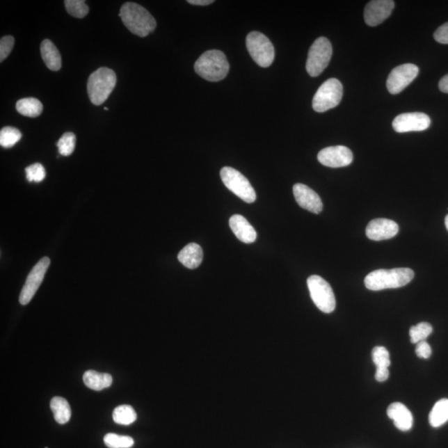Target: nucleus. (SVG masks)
Returning a JSON list of instances; mask_svg holds the SVG:
<instances>
[{"label": "nucleus", "mask_w": 448, "mask_h": 448, "mask_svg": "<svg viewBox=\"0 0 448 448\" xmlns=\"http://www.w3.org/2000/svg\"><path fill=\"white\" fill-rule=\"evenodd\" d=\"M119 16L126 27L136 35L145 38L157 28V21L139 4L128 2L120 8Z\"/></svg>", "instance_id": "obj_1"}, {"label": "nucleus", "mask_w": 448, "mask_h": 448, "mask_svg": "<svg viewBox=\"0 0 448 448\" xmlns=\"http://www.w3.org/2000/svg\"><path fill=\"white\" fill-rule=\"evenodd\" d=\"M413 278L415 273L410 269H378L367 275L365 284L371 291L394 289L406 286Z\"/></svg>", "instance_id": "obj_2"}, {"label": "nucleus", "mask_w": 448, "mask_h": 448, "mask_svg": "<svg viewBox=\"0 0 448 448\" xmlns=\"http://www.w3.org/2000/svg\"><path fill=\"white\" fill-rule=\"evenodd\" d=\"M195 70L202 79L209 81H219L227 77L230 72V63L223 51L209 50L197 60Z\"/></svg>", "instance_id": "obj_3"}, {"label": "nucleus", "mask_w": 448, "mask_h": 448, "mask_svg": "<svg viewBox=\"0 0 448 448\" xmlns=\"http://www.w3.org/2000/svg\"><path fill=\"white\" fill-rule=\"evenodd\" d=\"M116 81L115 73L110 68L101 67L93 72L88 81V96L93 104H103L114 90Z\"/></svg>", "instance_id": "obj_4"}, {"label": "nucleus", "mask_w": 448, "mask_h": 448, "mask_svg": "<svg viewBox=\"0 0 448 448\" xmlns=\"http://www.w3.org/2000/svg\"><path fill=\"white\" fill-rule=\"evenodd\" d=\"M343 86L338 79H330L325 81L318 89L313 98V109L325 112L335 109L342 102Z\"/></svg>", "instance_id": "obj_5"}, {"label": "nucleus", "mask_w": 448, "mask_h": 448, "mask_svg": "<svg viewBox=\"0 0 448 448\" xmlns=\"http://www.w3.org/2000/svg\"><path fill=\"white\" fill-rule=\"evenodd\" d=\"M221 176L224 185L241 200L248 204L256 200V192L252 184L239 171L232 167H223Z\"/></svg>", "instance_id": "obj_6"}, {"label": "nucleus", "mask_w": 448, "mask_h": 448, "mask_svg": "<svg viewBox=\"0 0 448 448\" xmlns=\"http://www.w3.org/2000/svg\"><path fill=\"white\" fill-rule=\"evenodd\" d=\"M333 46L325 37L317 38L309 50L307 71L311 77H318L329 65Z\"/></svg>", "instance_id": "obj_7"}, {"label": "nucleus", "mask_w": 448, "mask_h": 448, "mask_svg": "<svg viewBox=\"0 0 448 448\" xmlns=\"http://www.w3.org/2000/svg\"><path fill=\"white\" fill-rule=\"evenodd\" d=\"M307 286L314 305L325 313L334 312L335 297L330 284L320 275H313L307 279Z\"/></svg>", "instance_id": "obj_8"}, {"label": "nucleus", "mask_w": 448, "mask_h": 448, "mask_svg": "<svg viewBox=\"0 0 448 448\" xmlns=\"http://www.w3.org/2000/svg\"><path fill=\"white\" fill-rule=\"evenodd\" d=\"M246 45L248 53L257 65L268 67L273 63L274 47L264 34L259 32L250 33L246 38Z\"/></svg>", "instance_id": "obj_9"}, {"label": "nucleus", "mask_w": 448, "mask_h": 448, "mask_svg": "<svg viewBox=\"0 0 448 448\" xmlns=\"http://www.w3.org/2000/svg\"><path fill=\"white\" fill-rule=\"evenodd\" d=\"M49 265L50 259L49 257H45L42 258L30 271L22 291L20 293L19 303L21 305H25L31 301L42 281H44L45 275Z\"/></svg>", "instance_id": "obj_10"}, {"label": "nucleus", "mask_w": 448, "mask_h": 448, "mask_svg": "<svg viewBox=\"0 0 448 448\" xmlns=\"http://www.w3.org/2000/svg\"><path fill=\"white\" fill-rule=\"evenodd\" d=\"M419 69L415 64H403L392 70L387 79V88L391 94H399L419 75Z\"/></svg>", "instance_id": "obj_11"}, {"label": "nucleus", "mask_w": 448, "mask_h": 448, "mask_svg": "<svg viewBox=\"0 0 448 448\" xmlns=\"http://www.w3.org/2000/svg\"><path fill=\"white\" fill-rule=\"evenodd\" d=\"M431 119L423 112H409L396 116L393 122L395 131L405 133L423 131L430 127Z\"/></svg>", "instance_id": "obj_12"}, {"label": "nucleus", "mask_w": 448, "mask_h": 448, "mask_svg": "<svg viewBox=\"0 0 448 448\" xmlns=\"http://www.w3.org/2000/svg\"><path fill=\"white\" fill-rule=\"evenodd\" d=\"M321 165L330 168L350 166L353 161V153L344 145L330 146L321 150L317 157Z\"/></svg>", "instance_id": "obj_13"}, {"label": "nucleus", "mask_w": 448, "mask_h": 448, "mask_svg": "<svg viewBox=\"0 0 448 448\" xmlns=\"http://www.w3.org/2000/svg\"><path fill=\"white\" fill-rule=\"evenodd\" d=\"M394 8V2L392 0H374L369 2L365 8V21L366 24L376 27L389 18Z\"/></svg>", "instance_id": "obj_14"}, {"label": "nucleus", "mask_w": 448, "mask_h": 448, "mask_svg": "<svg viewBox=\"0 0 448 448\" xmlns=\"http://www.w3.org/2000/svg\"><path fill=\"white\" fill-rule=\"evenodd\" d=\"M398 223L387 218H376L370 221L366 227V236L374 241H382L394 238L399 234Z\"/></svg>", "instance_id": "obj_15"}, {"label": "nucleus", "mask_w": 448, "mask_h": 448, "mask_svg": "<svg viewBox=\"0 0 448 448\" xmlns=\"http://www.w3.org/2000/svg\"><path fill=\"white\" fill-rule=\"evenodd\" d=\"M293 193L295 200L301 208L314 214H320L323 209V204L320 196L311 188L303 184H296L293 186Z\"/></svg>", "instance_id": "obj_16"}, {"label": "nucleus", "mask_w": 448, "mask_h": 448, "mask_svg": "<svg viewBox=\"0 0 448 448\" xmlns=\"http://www.w3.org/2000/svg\"><path fill=\"white\" fill-rule=\"evenodd\" d=\"M230 226L241 242L248 244L255 242L257 232L242 215H232L230 219Z\"/></svg>", "instance_id": "obj_17"}, {"label": "nucleus", "mask_w": 448, "mask_h": 448, "mask_svg": "<svg viewBox=\"0 0 448 448\" xmlns=\"http://www.w3.org/2000/svg\"><path fill=\"white\" fill-rule=\"evenodd\" d=\"M387 415L393 419L396 428L406 432L413 426V417L408 408L401 403H393L387 409Z\"/></svg>", "instance_id": "obj_18"}, {"label": "nucleus", "mask_w": 448, "mask_h": 448, "mask_svg": "<svg viewBox=\"0 0 448 448\" xmlns=\"http://www.w3.org/2000/svg\"><path fill=\"white\" fill-rule=\"evenodd\" d=\"M204 253L199 244L191 243L185 246L179 253L178 259L189 269H195L202 264Z\"/></svg>", "instance_id": "obj_19"}, {"label": "nucleus", "mask_w": 448, "mask_h": 448, "mask_svg": "<svg viewBox=\"0 0 448 448\" xmlns=\"http://www.w3.org/2000/svg\"><path fill=\"white\" fill-rule=\"evenodd\" d=\"M42 58L47 68L51 71H59L62 67V58L59 51L53 42L45 40L41 45Z\"/></svg>", "instance_id": "obj_20"}, {"label": "nucleus", "mask_w": 448, "mask_h": 448, "mask_svg": "<svg viewBox=\"0 0 448 448\" xmlns=\"http://www.w3.org/2000/svg\"><path fill=\"white\" fill-rule=\"evenodd\" d=\"M112 376L110 374L98 373L95 370H88L83 376L86 386L95 391H101L109 387L112 383Z\"/></svg>", "instance_id": "obj_21"}, {"label": "nucleus", "mask_w": 448, "mask_h": 448, "mask_svg": "<svg viewBox=\"0 0 448 448\" xmlns=\"http://www.w3.org/2000/svg\"><path fill=\"white\" fill-rule=\"evenodd\" d=\"M50 407L54 413V419L59 424H65L71 419L70 405L62 397H54L51 400Z\"/></svg>", "instance_id": "obj_22"}, {"label": "nucleus", "mask_w": 448, "mask_h": 448, "mask_svg": "<svg viewBox=\"0 0 448 448\" xmlns=\"http://www.w3.org/2000/svg\"><path fill=\"white\" fill-rule=\"evenodd\" d=\"M16 109L19 113L28 118H38L42 114L44 106L36 98L29 97L21 99L16 103Z\"/></svg>", "instance_id": "obj_23"}, {"label": "nucleus", "mask_w": 448, "mask_h": 448, "mask_svg": "<svg viewBox=\"0 0 448 448\" xmlns=\"http://www.w3.org/2000/svg\"><path fill=\"white\" fill-rule=\"evenodd\" d=\"M448 421V399H442L435 403L429 415V423L433 428H438Z\"/></svg>", "instance_id": "obj_24"}, {"label": "nucleus", "mask_w": 448, "mask_h": 448, "mask_svg": "<svg viewBox=\"0 0 448 448\" xmlns=\"http://www.w3.org/2000/svg\"><path fill=\"white\" fill-rule=\"evenodd\" d=\"M136 419V413L130 405H120L115 408L113 412V420L118 424L130 425L134 423Z\"/></svg>", "instance_id": "obj_25"}, {"label": "nucleus", "mask_w": 448, "mask_h": 448, "mask_svg": "<svg viewBox=\"0 0 448 448\" xmlns=\"http://www.w3.org/2000/svg\"><path fill=\"white\" fill-rule=\"evenodd\" d=\"M22 138V134L18 129L7 127H3L0 131V145L3 148H11L15 145Z\"/></svg>", "instance_id": "obj_26"}, {"label": "nucleus", "mask_w": 448, "mask_h": 448, "mask_svg": "<svg viewBox=\"0 0 448 448\" xmlns=\"http://www.w3.org/2000/svg\"><path fill=\"white\" fill-rule=\"evenodd\" d=\"M433 333V327L428 322H421L415 326H412L409 330L410 340L413 344H417L424 342Z\"/></svg>", "instance_id": "obj_27"}, {"label": "nucleus", "mask_w": 448, "mask_h": 448, "mask_svg": "<svg viewBox=\"0 0 448 448\" xmlns=\"http://www.w3.org/2000/svg\"><path fill=\"white\" fill-rule=\"evenodd\" d=\"M372 359L377 370L389 369L391 365L390 353L385 347L377 346L373 349Z\"/></svg>", "instance_id": "obj_28"}, {"label": "nucleus", "mask_w": 448, "mask_h": 448, "mask_svg": "<svg viewBox=\"0 0 448 448\" xmlns=\"http://www.w3.org/2000/svg\"><path fill=\"white\" fill-rule=\"evenodd\" d=\"M106 447L110 448H130L134 445L133 438L128 436H120L115 433H109L104 437Z\"/></svg>", "instance_id": "obj_29"}, {"label": "nucleus", "mask_w": 448, "mask_h": 448, "mask_svg": "<svg viewBox=\"0 0 448 448\" xmlns=\"http://www.w3.org/2000/svg\"><path fill=\"white\" fill-rule=\"evenodd\" d=\"M64 3L68 14L75 18L83 19L88 14L89 8L83 0H66Z\"/></svg>", "instance_id": "obj_30"}, {"label": "nucleus", "mask_w": 448, "mask_h": 448, "mask_svg": "<svg viewBox=\"0 0 448 448\" xmlns=\"http://www.w3.org/2000/svg\"><path fill=\"white\" fill-rule=\"evenodd\" d=\"M57 146L60 154L69 157L74 152L76 146V136L72 132H66L60 138Z\"/></svg>", "instance_id": "obj_31"}, {"label": "nucleus", "mask_w": 448, "mask_h": 448, "mask_svg": "<svg viewBox=\"0 0 448 448\" xmlns=\"http://www.w3.org/2000/svg\"><path fill=\"white\" fill-rule=\"evenodd\" d=\"M26 178L29 182L40 183L45 179L46 172L45 167L40 163H33V165L26 168Z\"/></svg>", "instance_id": "obj_32"}, {"label": "nucleus", "mask_w": 448, "mask_h": 448, "mask_svg": "<svg viewBox=\"0 0 448 448\" xmlns=\"http://www.w3.org/2000/svg\"><path fill=\"white\" fill-rule=\"evenodd\" d=\"M14 45L15 38L12 36H6L1 38L0 40V62H3L11 54Z\"/></svg>", "instance_id": "obj_33"}, {"label": "nucleus", "mask_w": 448, "mask_h": 448, "mask_svg": "<svg viewBox=\"0 0 448 448\" xmlns=\"http://www.w3.org/2000/svg\"><path fill=\"white\" fill-rule=\"evenodd\" d=\"M415 351L416 355L422 359H429L431 355H432V348H431L426 340L417 343Z\"/></svg>", "instance_id": "obj_34"}, {"label": "nucleus", "mask_w": 448, "mask_h": 448, "mask_svg": "<svg viewBox=\"0 0 448 448\" xmlns=\"http://www.w3.org/2000/svg\"><path fill=\"white\" fill-rule=\"evenodd\" d=\"M434 38L439 44L448 45V22L436 30L434 33Z\"/></svg>", "instance_id": "obj_35"}, {"label": "nucleus", "mask_w": 448, "mask_h": 448, "mask_svg": "<svg viewBox=\"0 0 448 448\" xmlns=\"http://www.w3.org/2000/svg\"><path fill=\"white\" fill-rule=\"evenodd\" d=\"M188 3L192 4V6H207L214 3V0H189Z\"/></svg>", "instance_id": "obj_36"}, {"label": "nucleus", "mask_w": 448, "mask_h": 448, "mask_svg": "<svg viewBox=\"0 0 448 448\" xmlns=\"http://www.w3.org/2000/svg\"><path fill=\"white\" fill-rule=\"evenodd\" d=\"M439 89L442 93H448V74L443 77L439 81Z\"/></svg>", "instance_id": "obj_37"}, {"label": "nucleus", "mask_w": 448, "mask_h": 448, "mask_svg": "<svg viewBox=\"0 0 448 448\" xmlns=\"http://www.w3.org/2000/svg\"><path fill=\"white\" fill-rule=\"evenodd\" d=\"M445 225H446L447 230L448 231V214L447 215V216L445 218Z\"/></svg>", "instance_id": "obj_38"}, {"label": "nucleus", "mask_w": 448, "mask_h": 448, "mask_svg": "<svg viewBox=\"0 0 448 448\" xmlns=\"http://www.w3.org/2000/svg\"><path fill=\"white\" fill-rule=\"evenodd\" d=\"M105 111H109V109H107V107H105Z\"/></svg>", "instance_id": "obj_39"}, {"label": "nucleus", "mask_w": 448, "mask_h": 448, "mask_svg": "<svg viewBox=\"0 0 448 448\" xmlns=\"http://www.w3.org/2000/svg\"><path fill=\"white\" fill-rule=\"evenodd\" d=\"M45 448H49V447H45Z\"/></svg>", "instance_id": "obj_40"}]
</instances>
